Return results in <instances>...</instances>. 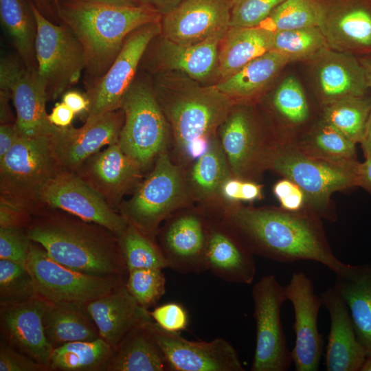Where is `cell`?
Instances as JSON below:
<instances>
[{"instance_id": "51", "label": "cell", "mask_w": 371, "mask_h": 371, "mask_svg": "<svg viewBox=\"0 0 371 371\" xmlns=\"http://www.w3.org/2000/svg\"><path fill=\"white\" fill-rule=\"evenodd\" d=\"M62 102L68 106L75 114L86 116L89 109V100L86 93L76 90H67L62 95Z\"/></svg>"}, {"instance_id": "56", "label": "cell", "mask_w": 371, "mask_h": 371, "mask_svg": "<svg viewBox=\"0 0 371 371\" xmlns=\"http://www.w3.org/2000/svg\"><path fill=\"white\" fill-rule=\"evenodd\" d=\"M359 186L371 194V156L359 165Z\"/></svg>"}, {"instance_id": "6", "label": "cell", "mask_w": 371, "mask_h": 371, "mask_svg": "<svg viewBox=\"0 0 371 371\" xmlns=\"http://www.w3.org/2000/svg\"><path fill=\"white\" fill-rule=\"evenodd\" d=\"M192 201L186 175L166 150L157 157L152 171L132 197L121 205L120 214L129 224L155 237L163 221Z\"/></svg>"}, {"instance_id": "11", "label": "cell", "mask_w": 371, "mask_h": 371, "mask_svg": "<svg viewBox=\"0 0 371 371\" xmlns=\"http://www.w3.org/2000/svg\"><path fill=\"white\" fill-rule=\"evenodd\" d=\"M256 346L251 371H286L293 363L281 321L286 300L284 286L273 275L261 278L252 287Z\"/></svg>"}, {"instance_id": "25", "label": "cell", "mask_w": 371, "mask_h": 371, "mask_svg": "<svg viewBox=\"0 0 371 371\" xmlns=\"http://www.w3.org/2000/svg\"><path fill=\"white\" fill-rule=\"evenodd\" d=\"M330 328L326 348L327 371H359L366 355L359 342L348 308L333 286L321 294Z\"/></svg>"}, {"instance_id": "48", "label": "cell", "mask_w": 371, "mask_h": 371, "mask_svg": "<svg viewBox=\"0 0 371 371\" xmlns=\"http://www.w3.org/2000/svg\"><path fill=\"white\" fill-rule=\"evenodd\" d=\"M49 368L8 345L0 344V371H48Z\"/></svg>"}, {"instance_id": "3", "label": "cell", "mask_w": 371, "mask_h": 371, "mask_svg": "<svg viewBox=\"0 0 371 371\" xmlns=\"http://www.w3.org/2000/svg\"><path fill=\"white\" fill-rule=\"evenodd\" d=\"M27 232L32 241L63 265L93 276L127 279L117 237L101 225L49 214L32 221Z\"/></svg>"}, {"instance_id": "61", "label": "cell", "mask_w": 371, "mask_h": 371, "mask_svg": "<svg viewBox=\"0 0 371 371\" xmlns=\"http://www.w3.org/2000/svg\"><path fill=\"white\" fill-rule=\"evenodd\" d=\"M359 371H371V357H366Z\"/></svg>"}, {"instance_id": "45", "label": "cell", "mask_w": 371, "mask_h": 371, "mask_svg": "<svg viewBox=\"0 0 371 371\" xmlns=\"http://www.w3.org/2000/svg\"><path fill=\"white\" fill-rule=\"evenodd\" d=\"M284 0H234L229 26L257 27Z\"/></svg>"}, {"instance_id": "15", "label": "cell", "mask_w": 371, "mask_h": 371, "mask_svg": "<svg viewBox=\"0 0 371 371\" xmlns=\"http://www.w3.org/2000/svg\"><path fill=\"white\" fill-rule=\"evenodd\" d=\"M317 27L328 47L361 56L371 54V0H315Z\"/></svg>"}, {"instance_id": "20", "label": "cell", "mask_w": 371, "mask_h": 371, "mask_svg": "<svg viewBox=\"0 0 371 371\" xmlns=\"http://www.w3.org/2000/svg\"><path fill=\"white\" fill-rule=\"evenodd\" d=\"M234 0H183L162 16L164 38L179 45L200 43L227 30Z\"/></svg>"}, {"instance_id": "28", "label": "cell", "mask_w": 371, "mask_h": 371, "mask_svg": "<svg viewBox=\"0 0 371 371\" xmlns=\"http://www.w3.org/2000/svg\"><path fill=\"white\" fill-rule=\"evenodd\" d=\"M226 31L187 45L164 38L156 53L157 59L166 69L181 71L196 80H207L215 71L218 73L219 47Z\"/></svg>"}, {"instance_id": "47", "label": "cell", "mask_w": 371, "mask_h": 371, "mask_svg": "<svg viewBox=\"0 0 371 371\" xmlns=\"http://www.w3.org/2000/svg\"><path fill=\"white\" fill-rule=\"evenodd\" d=\"M150 315L153 321L162 329L179 333L188 325V315L186 308L177 302H168L155 307Z\"/></svg>"}, {"instance_id": "21", "label": "cell", "mask_w": 371, "mask_h": 371, "mask_svg": "<svg viewBox=\"0 0 371 371\" xmlns=\"http://www.w3.org/2000/svg\"><path fill=\"white\" fill-rule=\"evenodd\" d=\"M49 302L36 295L0 308L1 334L8 345L49 368L53 347L47 341L43 316Z\"/></svg>"}, {"instance_id": "16", "label": "cell", "mask_w": 371, "mask_h": 371, "mask_svg": "<svg viewBox=\"0 0 371 371\" xmlns=\"http://www.w3.org/2000/svg\"><path fill=\"white\" fill-rule=\"evenodd\" d=\"M149 328L163 351L170 371H244L234 347L217 337L210 341L187 339L166 331L152 319Z\"/></svg>"}, {"instance_id": "43", "label": "cell", "mask_w": 371, "mask_h": 371, "mask_svg": "<svg viewBox=\"0 0 371 371\" xmlns=\"http://www.w3.org/2000/svg\"><path fill=\"white\" fill-rule=\"evenodd\" d=\"M37 293L26 267L0 259V305L25 302Z\"/></svg>"}, {"instance_id": "41", "label": "cell", "mask_w": 371, "mask_h": 371, "mask_svg": "<svg viewBox=\"0 0 371 371\" xmlns=\"http://www.w3.org/2000/svg\"><path fill=\"white\" fill-rule=\"evenodd\" d=\"M329 48L317 26L274 32L273 49L287 56L292 62H310Z\"/></svg>"}, {"instance_id": "12", "label": "cell", "mask_w": 371, "mask_h": 371, "mask_svg": "<svg viewBox=\"0 0 371 371\" xmlns=\"http://www.w3.org/2000/svg\"><path fill=\"white\" fill-rule=\"evenodd\" d=\"M218 139L232 176L251 181L267 170L278 142L265 132L248 106L236 104L219 127Z\"/></svg>"}, {"instance_id": "14", "label": "cell", "mask_w": 371, "mask_h": 371, "mask_svg": "<svg viewBox=\"0 0 371 371\" xmlns=\"http://www.w3.org/2000/svg\"><path fill=\"white\" fill-rule=\"evenodd\" d=\"M43 205L61 210L84 221L101 225L118 236L128 223L74 171L60 170L45 188Z\"/></svg>"}, {"instance_id": "49", "label": "cell", "mask_w": 371, "mask_h": 371, "mask_svg": "<svg viewBox=\"0 0 371 371\" xmlns=\"http://www.w3.org/2000/svg\"><path fill=\"white\" fill-rule=\"evenodd\" d=\"M25 68L23 63L13 57H2L0 62V100L12 99V87Z\"/></svg>"}, {"instance_id": "53", "label": "cell", "mask_w": 371, "mask_h": 371, "mask_svg": "<svg viewBox=\"0 0 371 371\" xmlns=\"http://www.w3.org/2000/svg\"><path fill=\"white\" fill-rule=\"evenodd\" d=\"M20 137L19 131L14 124H4L0 126V160L14 146Z\"/></svg>"}, {"instance_id": "13", "label": "cell", "mask_w": 371, "mask_h": 371, "mask_svg": "<svg viewBox=\"0 0 371 371\" xmlns=\"http://www.w3.org/2000/svg\"><path fill=\"white\" fill-rule=\"evenodd\" d=\"M161 32V21L137 28L126 37L106 73L97 79L86 81L89 109L85 120L121 109L143 55L152 40Z\"/></svg>"}, {"instance_id": "23", "label": "cell", "mask_w": 371, "mask_h": 371, "mask_svg": "<svg viewBox=\"0 0 371 371\" xmlns=\"http://www.w3.org/2000/svg\"><path fill=\"white\" fill-rule=\"evenodd\" d=\"M142 172L116 142L91 157L76 172L113 207L137 188Z\"/></svg>"}, {"instance_id": "46", "label": "cell", "mask_w": 371, "mask_h": 371, "mask_svg": "<svg viewBox=\"0 0 371 371\" xmlns=\"http://www.w3.org/2000/svg\"><path fill=\"white\" fill-rule=\"evenodd\" d=\"M31 243L27 228L0 227V259L26 267Z\"/></svg>"}, {"instance_id": "60", "label": "cell", "mask_w": 371, "mask_h": 371, "mask_svg": "<svg viewBox=\"0 0 371 371\" xmlns=\"http://www.w3.org/2000/svg\"><path fill=\"white\" fill-rule=\"evenodd\" d=\"M358 57L364 69L369 89L371 90V54Z\"/></svg>"}, {"instance_id": "24", "label": "cell", "mask_w": 371, "mask_h": 371, "mask_svg": "<svg viewBox=\"0 0 371 371\" xmlns=\"http://www.w3.org/2000/svg\"><path fill=\"white\" fill-rule=\"evenodd\" d=\"M254 254L221 219H209L207 243V270L224 281L250 284L256 271Z\"/></svg>"}, {"instance_id": "36", "label": "cell", "mask_w": 371, "mask_h": 371, "mask_svg": "<svg viewBox=\"0 0 371 371\" xmlns=\"http://www.w3.org/2000/svg\"><path fill=\"white\" fill-rule=\"evenodd\" d=\"M293 144L303 153L328 161L357 160L356 144L322 117Z\"/></svg>"}, {"instance_id": "54", "label": "cell", "mask_w": 371, "mask_h": 371, "mask_svg": "<svg viewBox=\"0 0 371 371\" xmlns=\"http://www.w3.org/2000/svg\"><path fill=\"white\" fill-rule=\"evenodd\" d=\"M212 138L201 137L191 142L186 149L183 159L196 160L203 156L209 149Z\"/></svg>"}, {"instance_id": "55", "label": "cell", "mask_w": 371, "mask_h": 371, "mask_svg": "<svg viewBox=\"0 0 371 371\" xmlns=\"http://www.w3.org/2000/svg\"><path fill=\"white\" fill-rule=\"evenodd\" d=\"M262 197V185L254 181L243 179L240 201L252 202Z\"/></svg>"}, {"instance_id": "18", "label": "cell", "mask_w": 371, "mask_h": 371, "mask_svg": "<svg viewBox=\"0 0 371 371\" xmlns=\"http://www.w3.org/2000/svg\"><path fill=\"white\" fill-rule=\"evenodd\" d=\"M124 121L120 109L87 118L80 128H59L52 144L60 168L76 172L102 147L118 142Z\"/></svg>"}, {"instance_id": "52", "label": "cell", "mask_w": 371, "mask_h": 371, "mask_svg": "<svg viewBox=\"0 0 371 371\" xmlns=\"http://www.w3.org/2000/svg\"><path fill=\"white\" fill-rule=\"evenodd\" d=\"M76 114L63 102H56L51 113L48 114V120L51 124L59 127L65 128L71 126Z\"/></svg>"}, {"instance_id": "7", "label": "cell", "mask_w": 371, "mask_h": 371, "mask_svg": "<svg viewBox=\"0 0 371 371\" xmlns=\"http://www.w3.org/2000/svg\"><path fill=\"white\" fill-rule=\"evenodd\" d=\"M124 121L118 144L142 171L154 164L169 142L168 122L153 89L133 83L121 105Z\"/></svg>"}, {"instance_id": "8", "label": "cell", "mask_w": 371, "mask_h": 371, "mask_svg": "<svg viewBox=\"0 0 371 371\" xmlns=\"http://www.w3.org/2000/svg\"><path fill=\"white\" fill-rule=\"evenodd\" d=\"M32 7L37 26L36 75L47 100H56L78 82L85 69L84 50L65 25L52 22L38 10L32 0Z\"/></svg>"}, {"instance_id": "38", "label": "cell", "mask_w": 371, "mask_h": 371, "mask_svg": "<svg viewBox=\"0 0 371 371\" xmlns=\"http://www.w3.org/2000/svg\"><path fill=\"white\" fill-rule=\"evenodd\" d=\"M271 105L284 127L279 142L293 143L296 139L295 130L304 125L310 117L307 98L295 76H288L278 87L273 95Z\"/></svg>"}, {"instance_id": "29", "label": "cell", "mask_w": 371, "mask_h": 371, "mask_svg": "<svg viewBox=\"0 0 371 371\" xmlns=\"http://www.w3.org/2000/svg\"><path fill=\"white\" fill-rule=\"evenodd\" d=\"M12 100L15 108L16 126L21 135L53 137L57 127L48 120L45 110L47 100L36 72L26 67L12 87Z\"/></svg>"}, {"instance_id": "33", "label": "cell", "mask_w": 371, "mask_h": 371, "mask_svg": "<svg viewBox=\"0 0 371 371\" xmlns=\"http://www.w3.org/2000/svg\"><path fill=\"white\" fill-rule=\"evenodd\" d=\"M291 62L287 56L271 49L214 86L234 101L248 100L260 93Z\"/></svg>"}, {"instance_id": "35", "label": "cell", "mask_w": 371, "mask_h": 371, "mask_svg": "<svg viewBox=\"0 0 371 371\" xmlns=\"http://www.w3.org/2000/svg\"><path fill=\"white\" fill-rule=\"evenodd\" d=\"M232 177L218 138L214 136L207 151L196 160L186 179L193 200L207 202L221 197L223 183Z\"/></svg>"}, {"instance_id": "62", "label": "cell", "mask_w": 371, "mask_h": 371, "mask_svg": "<svg viewBox=\"0 0 371 371\" xmlns=\"http://www.w3.org/2000/svg\"><path fill=\"white\" fill-rule=\"evenodd\" d=\"M113 1H120V2H130V3H144L148 4L146 0H108Z\"/></svg>"}, {"instance_id": "34", "label": "cell", "mask_w": 371, "mask_h": 371, "mask_svg": "<svg viewBox=\"0 0 371 371\" xmlns=\"http://www.w3.org/2000/svg\"><path fill=\"white\" fill-rule=\"evenodd\" d=\"M1 23L25 67L36 72L37 26L32 0H0Z\"/></svg>"}, {"instance_id": "17", "label": "cell", "mask_w": 371, "mask_h": 371, "mask_svg": "<svg viewBox=\"0 0 371 371\" xmlns=\"http://www.w3.org/2000/svg\"><path fill=\"white\" fill-rule=\"evenodd\" d=\"M286 300L293 306L295 345L291 350L297 371L319 369L323 353V339L319 333L317 319L322 304L311 280L303 272L294 273L284 286Z\"/></svg>"}, {"instance_id": "42", "label": "cell", "mask_w": 371, "mask_h": 371, "mask_svg": "<svg viewBox=\"0 0 371 371\" xmlns=\"http://www.w3.org/2000/svg\"><path fill=\"white\" fill-rule=\"evenodd\" d=\"M317 22L315 0H284L259 26L274 33L317 26Z\"/></svg>"}, {"instance_id": "9", "label": "cell", "mask_w": 371, "mask_h": 371, "mask_svg": "<svg viewBox=\"0 0 371 371\" xmlns=\"http://www.w3.org/2000/svg\"><path fill=\"white\" fill-rule=\"evenodd\" d=\"M234 104L233 99L215 86L188 89L166 100L161 106L171 127L178 154L184 159L191 142L215 136Z\"/></svg>"}, {"instance_id": "1", "label": "cell", "mask_w": 371, "mask_h": 371, "mask_svg": "<svg viewBox=\"0 0 371 371\" xmlns=\"http://www.w3.org/2000/svg\"><path fill=\"white\" fill-rule=\"evenodd\" d=\"M221 220L253 254L282 262L312 260L337 273L347 264L333 254L322 218L304 208L293 212L277 207L226 205Z\"/></svg>"}, {"instance_id": "2", "label": "cell", "mask_w": 371, "mask_h": 371, "mask_svg": "<svg viewBox=\"0 0 371 371\" xmlns=\"http://www.w3.org/2000/svg\"><path fill=\"white\" fill-rule=\"evenodd\" d=\"M56 16L80 43L87 81L103 76L126 37L137 28L161 21L148 4L108 0H52Z\"/></svg>"}, {"instance_id": "37", "label": "cell", "mask_w": 371, "mask_h": 371, "mask_svg": "<svg viewBox=\"0 0 371 371\" xmlns=\"http://www.w3.org/2000/svg\"><path fill=\"white\" fill-rule=\"evenodd\" d=\"M114 349L100 337L67 343L53 349L49 370L106 371Z\"/></svg>"}, {"instance_id": "10", "label": "cell", "mask_w": 371, "mask_h": 371, "mask_svg": "<svg viewBox=\"0 0 371 371\" xmlns=\"http://www.w3.org/2000/svg\"><path fill=\"white\" fill-rule=\"evenodd\" d=\"M26 267L37 295L51 303L86 304L125 284L126 280L73 269L54 260L41 245L33 241Z\"/></svg>"}, {"instance_id": "40", "label": "cell", "mask_w": 371, "mask_h": 371, "mask_svg": "<svg viewBox=\"0 0 371 371\" xmlns=\"http://www.w3.org/2000/svg\"><path fill=\"white\" fill-rule=\"evenodd\" d=\"M117 237L128 271L137 269L168 268L167 260L154 237L131 224Z\"/></svg>"}, {"instance_id": "22", "label": "cell", "mask_w": 371, "mask_h": 371, "mask_svg": "<svg viewBox=\"0 0 371 371\" xmlns=\"http://www.w3.org/2000/svg\"><path fill=\"white\" fill-rule=\"evenodd\" d=\"M308 63L322 106L341 99L368 95L370 89L358 56L327 48Z\"/></svg>"}, {"instance_id": "44", "label": "cell", "mask_w": 371, "mask_h": 371, "mask_svg": "<svg viewBox=\"0 0 371 371\" xmlns=\"http://www.w3.org/2000/svg\"><path fill=\"white\" fill-rule=\"evenodd\" d=\"M162 270L147 268L128 271L126 288L137 303L146 309L155 306L166 292V278Z\"/></svg>"}, {"instance_id": "30", "label": "cell", "mask_w": 371, "mask_h": 371, "mask_svg": "<svg viewBox=\"0 0 371 371\" xmlns=\"http://www.w3.org/2000/svg\"><path fill=\"white\" fill-rule=\"evenodd\" d=\"M153 319L133 327L115 348L106 371H170L149 328Z\"/></svg>"}, {"instance_id": "50", "label": "cell", "mask_w": 371, "mask_h": 371, "mask_svg": "<svg viewBox=\"0 0 371 371\" xmlns=\"http://www.w3.org/2000/svg\"><path fill=\"white\" fill-rule=\"evenodd\" d=\"M30 214L3 201L0 203V227L27 228Z\"/></svg>"}, {"instance_id": "31", "label": "cell", "mask_w": 371, "mask_h": 371, "mask_svg": "<svg viewBox=\"0 0 371 371\" xmlns=\"http://www.w3.org/2000/svg\"><path fill=\"white\" fill-rule=\"evenodd\" d=\"M274 33L262 27L229 26L218 51V74L225 79L273 49Z\"/></svg>"}, {"instance_id": "26", "label": "cell", "mask_w": 371, "mask_h": 371, "mask_svg": "<svg viewBox=\"0 0 371 371\" xmlns=\"http://www.w3.org/2000/svg\"><path fill=\"white\" fill-rule=\"evenodd\" d=\"M84 305L100 337L114 348L133 327L152 319L148 309L137 303L125 284Z\"/></svg>"}, {"instance_id": "5", "label": "cell", "mask_w": 371, "mask_h": 371, "mask_svg": "<svg viewBox=\"0 0 371 371\" xmlns=\"http://www.w3.org/2000/svg\"><path fill=\"white\" fill-rule=\"evenodd\" d=\"M60 170L52 137L20 135L0 160L1 201L31 214L43 205L42 194Z\"/></svg>"}, {"instance_id": "4", "label": "cell", "mask_w": 371, "mask_h": 371, "mask_svg": "<svg viewBox=\"0 0 371 371\" xmlns=\"http://www.w3.org/2000/svg\"><path fill=\"white\" fill-rule=\"evenodd\" d=\"M357 160L335 163L310 156L293 143L278 142L271 155L267 170L293 181L303 191L305 208L328 221L335 219L330 197L336 192L359 186Z\"/></svg>"}, {"instance_id": "32", "label": "cell", "mask_w": 371, "mask_h": 371, "mask_svg": "<svg viewBox=\"0 0 371 371\" xmlns=\"http://www.w3.org/2000/svg\"><path fill=\"white\" fill-rule=\"evenodd\" d=\"M43 326L53 348L69 342L100 337L95 323L82 303L49 302L43 316Z\"/></svg>"}, {"instance_id": "39", "label": "cell", "mask_w": 371, "mask_h": 371, "mask_svg": "<svg viewBox=\"0 0 371 371\" xmlns=\"http://www.w3.org/2000/svg\"><path fill=\"white\" fill-rule=\"evenodd\" d=\"M371 111L368 95L341 99L322 106L321 117L354 143H360Z\"/></svg>"}, {"instance_id": "19", "label": "cell", "mask_w": 371, "mask_h": 371, "mask_svg": "<svg viewBox=\"0 0 371 371\" xmlns=\"http://www.w3.org/2000/svg\"><path fill=\"white\" fill-rule=\"evenodd\" d=\"M209 219L195 212L171 218L158 230L159 246L168 268L181 273L207 270L206 251Z\"/></svg>"}, {"instance_id": "57", "label": "cell", "mask_w": 371, "mask_h": 371, "mask_svg": "<svg viewBox=\"0 0 371 371\" xmlns=\"http://www.w3.org/2000/svg\"><path fill=\"white\" fill-rule=\"evenodd\" d=\"M183 1V0H146L148 5L154 8L162 16L172 11Z\"/></svg>"}, {"instance_id": "58", "label": "cell", "mask_w": 371, "mask_h": 371, "mask_svg": "<svg viewBox=\"0 0 371 371\" xmlns=\"http://www.w3.org/2000/svg\"><path fill=\"white\" fill-rule=\"evenodd\" d=\"M365 157L371 156V111L360 142Z\"/></svg>"}, {"instance_id": "59", "label": "cell", "mask_w": 371, "mask_h": 371, "mask_svg": "<svg viewBox=\"0 0 371 371\" xmlns=\"http://www.w3.org/2000/svg\"><path fill=\"white\" fill-rule=\"evenodd\" d=\"M38 10L49 20L56 16L52 0H32Z\"/></svg>"}, {"instance_id": "27", "label": "cell", "mask_w": 371, "mask_h": 371, "mask_svg": "<svg viewBox=\"0 0 371 371\" xmlns=\"http://www.w3.org/2000/svg\"><path fill=\"white\" fill-rule=\"evenodd\" d=\"M333 286L346 304L357 339L371 357V264H347Z\"/></svg>"}]
</instances>
